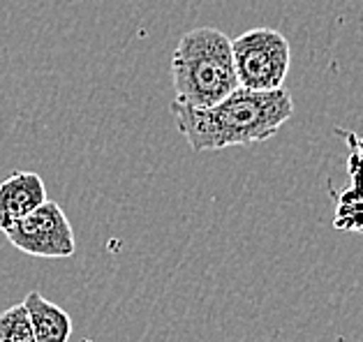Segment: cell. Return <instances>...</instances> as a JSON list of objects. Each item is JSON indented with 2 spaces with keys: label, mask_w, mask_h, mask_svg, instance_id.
Masks as SVG:
<instances>
[{
  "label": "cell",
  "mask_w": 363,
  "mask_h": 342,
  "mask_svg": "<svg viewBox=\"0 0 363 342\" xmlns=\"http://www.w3.org/2000/svg\"><path fill=\"white\" fill-rule=\"evenodd\" d=\"M174 122L194 153L223 151L229 146H250L276 137L294 113L289 91H247L229 93L213 107H192L172 102Z\"/></svg>",
  "instance_id": "6da1fadb"
},
{
  "label": "cell",
  "mask_w": 363,
  "mask_h": 342,
  "mask_svg": "<svg viewBox=\"0 0 363 342\" xmlns=\"http://www.w3.org/2000/svg\"><path fill=\"white\" fill-rule=\"evenodd\" d=\"M172 81L176 100L192 107H213L225 100L241 86L232 40L211 25L185 33L172 56Z\"/></svg>",
  "instance_id": "7a4b0ae2"
},
{
  "label": "cell",
  "mask_w": 363,
  "mask_h": 342,
  "mask_svg": "<svg viewBox=\"0 0 363 342\" xmlns=\"http://www.w3.org/2000/svg\"><path fill=\"white\" fill-rule=\"evenodd\" d=\"M232 51L241 89H282L291 65V49L282 33L273 28H252L232 40Z\"/></svg>",
  "instance_id": "3957f363"
},
{
  "label": "cell",
  "mask_w": 363,
  "mask_h": 342,
  "mask_svg": "<svg viewBox=\"0 0 363 342\" xmlns=\"http://www.w3.org/2000/svg\"><path fill=\"white\" fill-rule=\"evenodd\" d=\"M3 234L16 250L30 257L69 259L77 250L74 232L65 210L49 199Z\"/></svg>",
  "instance_id": "277c9868"
},
{
  "label": "cell",
  "mask_w": 363,
  "mask_h": 342,
  "mask_svg": "<svg viewBox=\"0 0 363 342\" xmlns=\"http://www.w3.org/2000/svg\"><path fill=\"white\" fill-rule=\"evenodd\" d=\"M47 201V188L40 173L14 171L0 183V232L23 220L35 208Z\"/></svg>",
  "instance_id": "5b68a950"
},
{
  "label": "cell",
  "mask_w": 363,
  "mask_h": 342,
  "mask_svg": "<svg viewBox=\"0 0 363 342\" xmlns=\"http://www.w3.org/2000/svg\"><path fill=\"white\" fill-rule=\"evenodd\" d=\"M26 310L30 314L33 333L38 342H69L72 319L60 305L51 303L40 292H30L23 298Z\"/></svg>",
  "instance_id": "8992f818"
},
{
  "label": "cell",
  "mask_w": 363,
  "mask_h": 342,
  "mask_svg": "<svg viewBox=\"0 0 363 342\" xmlns=\"http://www.w3.org/2000/svg\"><path fill=\"white\" fill-rule=\"evenodd\" d=\"M0 342H38L26 305H12L0 312Z\"/></svg>",
  "instance_id": "52a82bcc"
},
{
  "label": "cell",
  "mask_w": 363,
  "mask_h": 342,
  "mask_svg": "<svg viewBox=\"0 0 363 342\" xmlns=\"http://www.w3.org/2000/svg\"><path fill=\"white\" fill-rule=\"evenodd\" d=\"M335 229L363 232V186H354L338 201L335 210Z\"/></svg>",
  "instance_id": "ba28073f"
}]
</instances>
